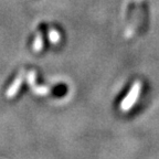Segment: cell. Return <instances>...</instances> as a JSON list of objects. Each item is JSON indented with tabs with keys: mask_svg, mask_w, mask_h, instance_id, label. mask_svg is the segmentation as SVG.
<instances>
[{
	"mask_svg": "<svg viewBox=\"0 0 159 159\" xmlns=\"http://www.w3.org/2000/svg\"><path fill=\"white\" fill-rule=\"evenodd\" d=\"M23 75H25V73L23 72L20 73V74L15 79V81H13L12 84L9 86V89H7V92H6V96H7L8 98H12V97L15 96L18 92H19L20 86H21L22 81H23Z\"/></svg>",
	"mask_w": 159,
	"mask_h": 159,
	"instance_id": "2",
	"label": "cell"
},
{
	"mask_svg": "<svg viewBox=\"0 0 159 159\" xmlns=\"http://www.w3.org/2000/svg\"><path fill=\"white\" fill-rule=\"evenodd\" d=\"M49 39H50V41H51V42H53V43L59 42L60 34H59V32H57V30L49 29Z\"/></svg>",
	"mask_w": 159,
	"mask_h": 159,
	"instance_id": "4",
	"label": "cell"
},
{
	"mask_svg": "<svg viewBox=\"0 0 159 159\" xmlns=\"http://www.w3.org/2000/svg\"><path fill=\"white\" fill-rule=\"evenodd\" d=\"M140 89H142V83L137 81L134 84L132 85V89L128 92V94L126 95L124 99L120 102V109L123 112H128L129 109L132 108L133 105L136 103L137 98L139 96V93H140Z\"/></svg>",
	"mask_w": 159,
	"mask_h": 159,
	"instance_id": "1",
	"label": "cell"
},
{
	"mask_svg": "<svg viewBox=\"0 0 159 159\" xmlns=\"http://www.w3.org/2000/svg\"><path fill=\"white\" fill-rule=\"evenodd\" d=\"M43 48V38H42V33L38 32L37 37H35L34 41H33V50L35 52H39L41 51Z\"/></svg>",
	"mask_w": 159,
	"mask_h": 159,
	"instance_id": "3",
	"label": "cell"
}]
</instances>
